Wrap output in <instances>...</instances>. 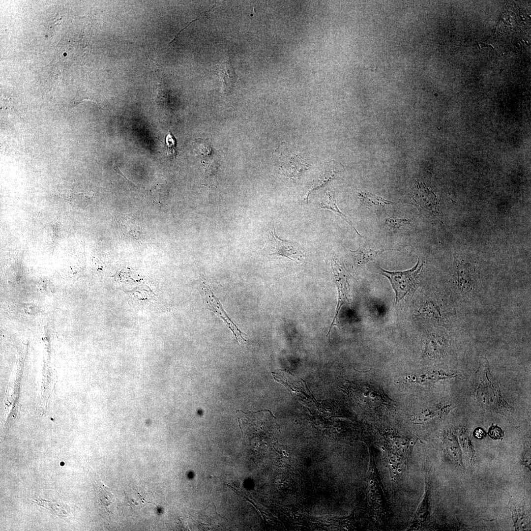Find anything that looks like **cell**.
Segmentation results:
<instances>
[{
	"label": "cell",
	"mask_w": 531,
	"mask_h": 531,
	"mask_svg": "<svg viewBox=\"0 0 531 531\" xmlns=\"http://www.w3.org/2000/svg\"><path fill=\"white\" fill-rule=\"evenodd\" d=\"M476 375L474 393L480 406L486 410L502 414L512 412L513 408L503 399L498 383L490 373L486 359H481Z\"/></svg>",
	"instance_id": "cell-1"
},
{
	"label": "cell",
	"mask_w": 531,
	"mask_h": 531,
	"mask_svg": "<svg viewBox=\"0 0 531 531\" xmlns=\"http://www.w3.org/2000/svg\"><path fill=\"white\" fill-rule=\"evenodd\" d=\"M423 263L418 260L412 268L402 271H390L381 267L380 273L390 281L395 294L394 305L397 304L407 295L413 293L417 288L418 278L423 268Z\"/></svg>",
	"instance_id": "cell-2"
},
{
	"label": "cell",
	"mask_w": 531,
	"mask_h": 531,
	"mask_svg": "<svg viewBox=\"0 0 531 531\" xmlns=\"http://www.w3.org/2000/svg\"><path fill=\"white\" fill-rule=\"evenodd\" d=\"M475 265L460 260L454 262V281L459 293L464 297H471L481 288V283Z\"/></svg>",
	"instance_id": "cell-3"
},
{
	"label": "cell",
	"mask_w": 531,
	"mask_h": 531,
	"mask_svg": "<svg viewBox=\"0 0 531 531\" xmlns=\"http://www.w3.org/2000/svg\"><path fill=\"white\" fill-rule=\"evenodd\" d=\"M331 264L334 281L337 289L338 298L335 316L330 325L327 336L330 334L334 326H336L340 329L338 314L341 306L349 302V296L350 292L348 282V273L344 266L335 258H332Z\"/></svg>",
	"instance_id": "cell-4"
},
{
	"label": "cell",
	"mask_w": 531,
	"mask_h": 531,
	"mask_svg": "<svg viewBox=\"0 0 531 531\" xmlns=\"http://www.w3.org/2000/svg\"><path fill=\"white\" fill-rule=\"evenodd\" d=\"M201 294L206 308L224 322L227 327L232 331L236 341L239 344L246 342L242 336L243 332L226 314L219 299L214 295L209 285L205 281H203L201 285Z\"/></svg>",
	"instance_id": "cell-5"
},
{
	"label": "cell",
	"mask_w": 531,
	"mask_h": 531,
	"mask_svg": "<svg viewBox=\"0 0 531 531\" xmlns=\"http://www.w3.org/2000/svg\"><path fill=\"white\" fill-rule=\"evenodd\" d=\"M271 248L273 253L270 255H276L287 258L293 261H300L304 257L297 243L280 239L276 235L275 227L270 231Z\"/></svg>",
	"instance_id": "cell-6"
},
{
	"label": "cell",
	"mask_w": 531,
	"mask_h": 531,
	"mask_svg": "<svg viewBox=\"0 0 531 531\" xmlns=\"http://www.w3.org/2000/svg\"><path fill=\"white\" fill-rule=\"evenodd\" d=\"M362 238L359 243L358 249L351 251L354 263L359 266L365 265L375 259L379 254L388 250L375 246L373 243L364 239V237Z\"/></svg>",
	"instance_id": "cell-7"
},
{
	"label": "cell",
	"mask_w": 531,
	"mask_h": 531,
	"mask_svg": "<svg viewBox=\"0 0 531 531\" xmlns=\"http://www.w3.org/2000/svg\"><path fill=\"white\" fill-rule=\"evenodd\" d=\"M456 375L454 373H447L442 371H433L406 375L399 378L398 382L405 384H427L436 383L440 380L452 378Z\"/></svg>",
	"instance_id": "cell-8"
},
{
	"label": "cell",
	"mask_w": 531,
	"mask_h": 531,
	"mask_svg": "<svg viewBox=\"0 0 531 531\" xmlns=\"http://www.w3.org/2000/svg\"><path fill=\"white\" fill-rule=\"evenodd\" d=\"M307 169V163L298 156L287 158L281 164L283 174L294 180L298 178Z\"/></svg>",
	"instance_id": "cell-9"
},
{
	"label": "cell",
	"mask_w": 531,
	"mask_h": 531,
	"mask_svg": "<svg viewBox=\"0 0 531 531\" xmlns=\"http://www.w3.org/2000/svg\"><path fill=\"white\" fill-rule=\"evenodd\" d=\"M210 70L220 76L224 83L225 92H231L236 82V75L230 60L212 66Z\"/></svg>",
	"instance_id": "cell-10"
},
{
	"label": "cell",
	"mask_w": 531,
	"mask_h": 531,
	"mask_svg": "<svg viewBox=\"0 0 531 531\" xmlns=\"http://www.w3.org/2000/svg\"><path fill=\"white\" fill-rule=\"evenodd\" d=\"M447 346V341L443 336L431 334L426 339L424 355L432 357L441 356L445 352Z\"/></svg>",
	"instance_id": "cell-11"
},
{
	"label": "cell",
	"mask_w": 531,
	"mask_h": 531,
	"mask_svg": "<svg viewBox=\"0 0 531 531\" xmlns=\"http://www.w3.org/2000/svg\"><path fill=\"white\" fill-rule=\"evenodd\" d=\"M358 198L363 205L375 212L382 211L395 204L394 202L369 192L358 193Z\"/></svg>",
	"instance_id": "cell-12"
},
{
	"label": "cell",
	"mask_w": 531,
	"mask_h": 531,
	"mask_svg": "<svg viewBox=\"0 0 531 531\" xmlns=\"http://www.w3.org/2000/svg\"><path fill=\"white\" fill-rule=\"evenodd\" d=\"M95 490L101 505L109 513L112 514L110 507L116 502L114 495L101 480L95 479Z\"/></svg>",
	"instance_id": "cell-13"
},
{
	"label": "cell",
	"mask_w": 531,
	"mask_h": 531,
	"mask_svg": "<svg viewBox=\"0 0 531 531\" xmlns=\"http://www.w3.org/2000/svg\"><path fill=\"white\" fill-rule=\"evenodd\" d=\"M414 201L422 207L432 209L435 207L436 200L432 193L426 188L418 185L413 194Z\"/></svg>",
	"instance_id": "cell-14"
},
{
	"label": "cell",
	"mask_w": 531,
	"mask_h": 531,
	"mask_svg": "<svg viewBox=\"0 0 531 531\" xmlns=\"http://www.w3.org/2000/svg\"><path fill=\"white\" fill-rule=\"evenodd\" d=\"M319 205L320 208L330 210L343 218L355 230V232L359 236H361V235L354 227L352 223L347 219L346 215L338 208L336 204L335 196L333 193L330 192L327 193L324 198H323Z\"/></svg>",
	"instance_id": "cell-15"
},
{
	"label": "cell",
	"mask_w": 531,
	"mask_h": 531,
	"mask_svg": "<svg viewBox=\"0 0 531 531\" xmlns=\"http://www.w3.org/2000/svg\"><path fill=\"white\" fill-rule=\"evenodd\" d=\"M451 409V405L437 406L425 410L419 413L415 419L425 421L436 416L447 413Z\"/></svg>",
	"instance_id": "cell-16"
},
{
	"label": "cell",
	"mask_w": 531,
	"mask_h": 531,
	"mask_svg": "<svg viewBox=\"0 0 531 531\" xmlns=\"http://www.w3.org/2000/svg\"><path fill=\"white\" fill-rule=\"evenodd\" d=\"M385 223L390 230H398L410 224V221L406 219L388 218L386 219Z\"/></svg>",
	"instance_id": "cell-17"
},
{
	"label": "cell",
	"mask_w": 531,
	"mask_h": 531,
	"mask_svg": "<svg viewBox=\"0 0 531 531\" xmlns=\"http://www.w3.org/2000/svg\"><path fill=\"white\" fill-rule=\"evenodd\" d=\"M459 440L463 446L464 451L467 454L468 456L471 457L470 454H472V446L471 443V441L469 439L467 433L463 431H460L459 433Z\"/></svg>",
	"instance_id": "cell-18"
},
{
	"label": "cell",
	"mask_w": 531,
	"mask_h": 531,
	"mask_svg": "<svg viewBox=\"0 0 531 531\" xmlns=\"http://www.w3.org/2000/svg\"><path fill=\"white\" fill-rule=\"evenodd\" d=\"M165 142L167 146V151L168 155H175L176 150L175 147L176 142L175 139L172 134L170 132L166 136L165 138Z\"/></svg>",
	"instance_id": "cell-19"
},
{
	"label": "cell",
	"mask_w": 531,
	"mask_h": 531,
	"mask_svg": "<svg viewBox=\"0 0 531 531\" xmlns=\"http://www.w3.org/2000/svg\"><path fill=\"white\" fill-rule=\"evenodd\" d=\"M488 434L493 439H500L503 436L502 430L497 426L491 427L489 430Z\"/></svg>",
	"instance_id": "cell-20"
},
{
	"label": "cell",
	"mask_w": 531,
	"mask_h": 531,
	"mask_svg": "<svg viewBox=\"0 0 531 531\" xmlns=\"http://www.w3.org/2000/svg\"><path fill=\"white\" fill-rule=\"evenodd\" d=\"M485 435L486 433L484 430L480 427L475 429L473 432V436L478 439H482Z\"/></svg>",
	"instance_id": "cell-21"
},
{
	"label": "cell",
	"mask_w": 531,
	"mask_h": 531,
	"mask_svg": "<svg viewBox=\"0 0 531 531\" xmlns=\"http://www.w3.org/2000/svg\"><path fill=\"white\" fill-rule=\"evenodd\" d=\"M199 19L198 18H196V19H195L193 20V21H191V22H190V23H188V25H187L186 26H185V27L184 28H183L182 29H181V30H180V31H179V32H178V33H177V35H176V36H175L174 37V39H173V40H172V41H171L170 42H169V44H170V43H172V42H173V41H174V40H175V39H176V38H177V36H178V35L179 34V33H180V32L181 31H182V30H184V29H185L186 28H187V27H188V26H189V25H190V24L191 23H192L193 22H194V21H195L197 20V19Z\"/></svg>",
	"instance_id": "cell-22"
},
{
	"label": "cell",
	"mask_w": 531,
	"mask_h": 531,
	"mask_svg": "<svg viewBox=\"0 0 531 531\" xmlns=\"http://www.w3.org/2000/svg\"><path fill=\"white\" fill-rule=\"evenodd\" d=\"M60 465H62V466H63V465H64V463H63V462L61 463H60Z\"/></svg>",
	"instance_id": "cell-23"
},
{
	"label": "cell",
	"mask_w": 531,
	"mask_h": 531,
	"mask_svg": "<svg viewBox=\"0 0 531 531\" xmlns=\"http://www.w3.org/2000/svg\"><path fill=\"white\" fill-rule=\"evenodd\" d=\"M398 471H399V472H400V471H401V470H400V469H398Z\"/></svg>",
	"instance_id": "cell-24"
}]
</instances>
